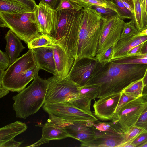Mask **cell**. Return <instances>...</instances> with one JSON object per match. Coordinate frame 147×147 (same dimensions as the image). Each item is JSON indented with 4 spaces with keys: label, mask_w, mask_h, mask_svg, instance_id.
<instances>
[{
    "label": "cell",
    "mask_w": 147,
    "mask_h": 147,
    "mask_svg": "<svg viewBox=\"0 0 147 147\" xmlns=\"http://www.w3.org/2000/svg\"><path fill=\"white\" fill-rule=\"evenodd\" d=\"M71 0L84 9L91 7L94 6L98 5L110 8L117 13L115 4L112 0Z\"/></svg>",
    "instance_id": "26"
},
{
    "label": "cell",
    "mask_w": 147,
    "mask_h": 147,
    "mask_svg": "<svg viewBox=\"0 0 147 147\" xmlns=\"http://www.w3.org/2000/svg\"><path fill=\"white\" fill-rule=\"evenodd\" d=\"M33 11L41 34L51 37L56 29L58 12L40 3L37 5Z\"/></svg>",
    "instance_id": "11"
},
{
    "label": "cell",
    "mask_w": 147,
    "mask_h": 147,
    "mask_svg": "<svg viewBox=\"0 0 147 147\" xmlns=\"http://www.w3.org/2000/svg\"><path fill=\"white\" fill-rule=\"evenodd\" d=\"M125 23L119 16L103 19L96 55L115 46L121 38Z\"/></svg>",
    "instance_id": "7"
},
{
    "label": "cell",
    "mask_w": 147,
    "mask_h": 147,
    "mask_svg": "<svg viewBox=\"0 0 147 147\" xmlns=\"http://www.w3.org/2000/svg\"><path fill=\"white\" fill-rule=\"evenodd\" d=\"M68 137L71 136L65 129L55 126L47 122L43 126L41 138L35 143L27 146L38 147L42 144L48 143L50 140H61Z\"/></svg>",
    "instance_id": "19"
},
{
    "label": "cell",
    "mask_w": 147,
    "mask_h": 147,
    "mask_svg": "<svg viewBox=\"0 0 147 147\" xmlns=\"http://www.w3.org/2000/svg\"><path fill=\"white\" fill-rule=\"evenodd\" d=\"M129 4L134 9V5L133 0H122Z\"/></svg>",
    "instance_id": "51"
},
{
    "label": "cell",
    "mask_w": 147,
    "mask_h": 147,
    "mask_svg": "<svg viewBox=\"0 0 147 147\" xmlns=\"http://www.w3.org/2000/svg\"><path fill=\"white\" fill-rule=\"evenodd\" d=\"M135 125L142 128L147 131V106L143 111Z\"/></svg>",
    "instance_id": "38"
},
{
    "label": "cell",
    "mask_w": 147,
    "mask_h": 147,
    "mask_svg": "<svg viewBox=\"0 0 147 147\" xmlns=\"http://www.w3.org/2000/svg\"><path fill=\"white\" fill-rule=\"evenodd\" d=\"M136 36H147V28L139 32L138 33Z\"/></svg>",
    "instance_id": "48"
},
{
    "label": "cell",
    "mask_w": 147,
    "mask_h": 147,
    "mask_svg": "<svg viewBox=\"0 0 147 147\" xmlns=\"http://www.w3.org/2000/svg\"><path fill=\"white\" fill-rule=\"evenodd\" d=\"M144 77L132 82L125 88L121 92L136 98L142 97Z\"/></svg>",
    "instance_id": "27"
},
{
    "label": "cell",
    "mask_w": 147,
    "mask_h": 147,
    "mask_svg": "<svg viewBox=\"0 0 147 147\" xmlns=\"http://www.w3.org/2000/svg\"><path fill=\"white\" fill-rule=\"evenodd\" d=\"M94 128V138L87 142L81 143V147H121L124 143V135L116 132L101 131Z\"/></svg>",
    "instance_id": "13"
},
{
    "label": "cell",
    "mask_w": 147,
    "mask_h": 147,
    "mask_svg": "<svg viewBox=\"0 0 147 147\" xmlns=\"http://www.w3.org/2000/svg\"><path fill=\"white\" fill-rule=\"evenodd\" d=\"M100 86L97 84H86L78 87L79 95L91 100L97 98L100 92Z\"/></svg>",
    "instance_id": "28"
},
{
    "label": "cell",
    "mask_w": 147,
    "mask_h": 147,
    "mask_svg": "<svg viewBox=\"0 0 147 147\" xmlns=\"http://www.w3.org/2000/svg\"><path fill=\"white\" fill-rule=\"evenodd\" d=\"M147 64L123 63L117 59L106 63L99 62L94 75L86 84L100 86V98L120 93L132 82L144 77Z\"/></svg>",
    "instance_id": "1"
},
{
    "label": "cell",
    "mask_w": 147,
    "mask_h": 147,
    "mask_svg": "<svg viewBox=\"0 0 147 147\" xmlns=\"http://www.w3.org/2000/svg\"><path fill=\"white\" fill-rule=\"evenodd\" d=\"M142 97L147 101V85L144 86Z\"/></svg>",
    "instance_id": "49"
},
{
    "label": "cell",
    "mask_w": 147,
    "mask_h": 147,
    "mask_svg": "<svg viewBox=\"0 0 147 147\" xmlns=\"http://www.w3.org/2000/svg\"><path fill=\"white\" fill-rule=\"evenodd\" d=\"M11 64L10 58L6 52L0 51V76H2L5 70Z\"/></svg>",
    "instance_id": "37"
},
{
    "label": "cell",
    "mask_w": 147,
    "mask_h": 147,
    "mask_svg": "<svg viewBox=\"0 0 147 147\" xmlns=\"http://www.w3.org/2000/svg\"><path fill=\"white\" fill-rule=\"evenodd\" d=\"M147 106L142 97L131 100L122 106L115 113L120 122L128 130L135 125Z\"/></svg>",
    "instance_id": "9"
},
{
    "label": "cell",
    "mask_w": 147,
    "mask_h": 147,
    "mask_svg": "<svg viewBox=\"0 0 147 147\" xmlns=\"http://www.w3.org/2000/svg\"><path fill=\"white\" fill-rule=\"evenodd\" d=\"M32 49L40 69L57 76L52 45Z\"/></svg>",
    "instance_id": "15"
},
{
    "label": "cell",
    "mask_w": 147,
    "mask_h": 147,
    "mask_svg": "<svg viewBox=\"0 0 147 147\" xmlns=\"http://www.w3.org/2000/svg\"><path fill=\"white\" fill-rule=\"evenodd\" d=\"M103 18L91 7L83 8L73 56L75 60L96 57Z\"/></svg>",
    "instance_id": "2"
},
{
    "label": "cell",
    "mask_w": 147,
    "mask_h": 147,
    "mask_svg": "<svg viewBox=\"0 0 147 147\" xmlns=\"http://www.w3.org/2000/svg\"><path fill=\"white\" fill-rule=\"evenodd\" d=\"M114 47L111 46L105 51L96 55L95 57L98 62L106 63L110 62L112 59Z\"/></svg>",
    "instance_id": "36"
},
{
    "label": "cell",
    "mask_w": 147,
    "mask_h": 147,
    "mask_svg": "<svg viewBox=\"0 0 147 147\" xmlns=\"http://www.w3.org/2000/svg\"><path fill=\"white\" fill-rule=\"evenodd\" d=\"M9 90L4 87L1 82H0V98H1L7 94L9 92Z\"/></svg>",
    "instance_id": "46"
},
{
    "label": "cell",
    "mask_w": 147,
    "mask_h": 147,
    "mask_svg": "<svg viewBox=\"0 0 147 147\" xmlns=\"http://www.w3.org/2000/svg\"><path fill=\"white\" fill-rule=\"evenodd\" d=\"M143 83L144 86L147 85V72L144 79Z\"/></svg>",
    "instance_id": "52"
},
{
    "label": "cell",
    "mask_w": 147,
    "mask_h": 147,
    "mask_svg": "<svg viewBox=\"0 0 147 147\" xmlns=\"http://www.w3.org/2000/svg\"><path fill=\"white\" fill-rule=\"evenodd\" d=\"M120 93V97L116 109L115 113L123 105L131 100L136 99L135 98L128 96L122 92H121Z\"/></svg>",
    "instance_id": "41"
},
{
    "label": "cell",
    "mask_w": 147,
    "mask_h": 147,
    "mask_svg": "<svg viewBox=\"0 0 147 147\" xmlns=\"http://www.w3.org/2000/svg\"><path fill=\"white\" fill-rule=\"evenodd\" d=\"M116 59L118 61L123 63L147 64V59L145 58L129 59L121 58Z\"/></svg>",
    "instance_id": "40"
},
{
    "label": "cell",
    "mask_w": 147,
    "mask_h": 147,
    "mask_svg": "<svg viewBox=\"0 0 147 147\" xmlns=\"http://www.w3.org/2000/svg\"><path fill=\"white\" fill-rule=\"evenodd\" d=\"M26 125L21 122L16 121L1 128L0 129V146L5 142L14 139L18 135L25 131Z\"/></svg>",
    "instance_id": "21"
},
{
    "label": "cell",
    "mask_w": 147,
    "mask_h": 147,
    "mask_svg": "<svg viewBox=\"0 0 147 147\" xmlns=\"http://www.w3.org/2000/svg\"><path fill=\"white\" fill-rule=\"evenodd\" d=\"M94 123H73L64 128L71 138L77 140L81 143H85L92 140L94 138Z\"/></svg>",
    "instance_id": "16"
},
{
    "label": "cell",
    "mask_w": 147,
    "mask_h": 147,
    "mask_svg": "<svg viewBox=\"0 0 147 147\" xmlns=\"http://www.w3.org/2000/svg\"><path fill=\"white\" fill-rule=\"evenodd\" d=\"M146 131L142 128L135 125L133 126L124 135V143L127 142L131 143L140 134Z\"/></svg>",
    "instance_id": "33"
},
{
    "label": "cell",
    "mask_w": 147,
    "mask_h": 147,
    "mask_svg": "<svg viewBox=\"0 0 147 147\" xmlns=\"http://www.w3.org/2000/svg\"><path fill=\"white\" fill-rule=\"evenodd\" d=\"M34 52L32 49L11 64L0 77V82L10 90L19 76L24 71L37 65Z\"/></svg>",
    "instance_id": "8"
},
{
    "label": "cell",
    "mask_w": 147,
    "mask_h": 147,
    "mask_svg": "<svg viewBox=\"0 0 147 147\" xmlns=\"http://www.w3.org/2000/svg\"><path fill=\"white\" fill-rule=\"evenodd\" d=\"M42 107L48 114L73 123H87L98 121L93 114L78 109L71 103L46 102Z\"/></svg>",
    "instance_id": "6"
},
{
    "label": "cell",
    "mask_w": 147,
    "mask_h": 147,
    "mask_svg": "<svg viewBox=\"0 0 147 147\" xmlns=\"http://www.w3.org/2000/svg\"><path fill=\"white\" fill-rule=\"evenodd\" d=\"M22 141L20 142H18L13 139L5 142L0 146V147H19L22 143Z\"/></svg>",
    "instance_id": "45"
},
{
    "label": "cell",
    "mask_w": 147,
    "mask_h": 147,
    "mask_svg": "<svg viewBox=\"0 0 147 147\" xmlns=\"http://www.w3.org/2000/svg\"><path fill=\"white\" fill-rule=\"evenodd\" d=\"M52 47L57 76L62 78H66L73 67L75 59L60 45L53 43Z\"/></svg>",
    "instance_id": "14"
},
{
    "label": "cell",
    "mask_w": 147,
    "mask_h": 147,
    "mask_svg": "<svg viewBox=\"0 0 147 147\" xmlns=\"http://www.w3.org/2000/svg\"><path fill=\"white\" fill-rule=\"evenodd\" d=\"M123 3L125 6L129 10L130 12L134 14V9L128 3L122 0H120Z\"/></svg>",
    "instance_id": "47"
},
{
    "label": "cell",
    "mask_w": 147,
    "mask_h": 147,
    "mask_svg": "<svg viewBox=\"0 0 147 147\" xmlns=\"http://www.w3.org/2000/svg\"><path fill=\"white\" fill-rule=\"evenodd\" d=\"M121 93L109 95L99 98L93 105L94 115L103 121L113 120L116 117L115 112Z\"/></svg>",
    "instance_id": "12"
},
{
    "label": "cell",
    "mask_w": 147,
    "mask_h": 147,
    "mask_svg": "<svg viewBox=\"0 0 147 147\" xmlns=\"http://www.w3.org/2000/svg\"><path fill=\"white\" fill-rule=\"evenodd\" d=\"M98 63L95 57H84L75 60L68 76L79 86L86 85L94 75Z\"/></svg>",
    "instance_id": "10"
},
{
    "label": "cell",
    "mask_w": 147,
    "mask_h": 147,
    "mask_svg": "<svg viewBox=\"0 0 147 147\" xmlns=\"http://www.w3.org/2000/svg\"><path fill=\"white\" fill-rule=\"evenodd\" d=\"M25 5L34 11L37 5L34 0H13Z\"/></svg>",
    "instance_id": "42"
},
{
    "label": "cell",
    "mask_w": 147,
    "mask_h": 147,
    "mask_svg": "<svg viewBox=\"0 0 147 147\" xmlns=\"http://www.w3.org/2000/svg\"><path fill=\"white\" fill-rule=\"evenodd\" d=\"M145 6H146V17L147 18V0H145Z\"/></svg>",
    "instance_id": "53"
},
{
    "label": "cell",
    "mask_w": 147,
    "mask_h": 147,
    "mask_svg": "<svg viewBox=\"0 0 147 147\" xmlns=\"http://www.w3.org/2000/svg\"><path fill=\"white\" fill-rule=\"evenodd\" d=\"M147 142V131H146L140 134L131 142L135 147H140Z\"/></svg>",
    "instance_id": "39"
},
{
    "label": "cell",
    "mask_w": 147,
    "mask_h": 147,
    "mask_svg": "<svg viewBox=\"0 0 147 147\" xmlns=\"http://www.w3.org/2000/svg\"><path fill=\"white\" fill-rule=\"evenodd\" d=\"M47 80L49 84L45 102L71 103L79 96L80 86L72 80L69 76L62 78L53 75Z\"/></svg>",
    "instance_id": "5"
},
{
    "label": "cell",
    "mask_w": 147,
    "mask_h": 147,
    "mask_svg": "<svg viewBox=\"0 0 147 147\" xmlns=\"http://www.w3.org/2000/svg\"><path fill=\"white\" fill-rule=\"evenodd\" d=\"M142 53H147V41L145 42L142 47Z\"/></svg>",
    "instance_id": "50"
},
{
    "label": "cell",
    "mask_w": 147,
    "mask_h": 147,
    "mask_svg": "<svg viewBox=\"0 0 147 147\" xmlns=\"http://www.w3.org/2000/svg\"><path fill=\"white\" fill-rule=\"evenodd\" d=\"M115 4L117 13L123 20L134 19L133 14L128 10L120 0H112Z\"/></svg>",
    "instance_id": "31"
},
{
    "label": "cell",
    "mask_w": 147,
    "mask_h": 147,
    "mask_svg": "<svg viewBox=\"0 0 147 147\" xmlns=\"http://www.w3.org/2000/svg\"><path fill=\"white\" fill-rule=\"evenodd\" d=\"M60 1V0H40V3L53 9H55L58 6Z\"/></svg>",
    "instance_id": "43"
},
{
    "label": "cell",
    "mask_w": 147,
    "mask_h": 147,
    "mask_svg": "<svg viewBox=\"0 0 147 147\" xmlns=\"http://www.w3.org/2000/svg\"><path fill=\"white\" fill-rule=\"evenodd\" d=\"M5 39L6 42L5 52L9 57L11 64L18 58L20 53L25 47L20 39L10 30L5 34Z\"/></svg>",
    "instance_id": "20"
},
{
    "label": "cell",
    "mask_w": 147,
    "mask_h": 147,
    "mask_svg": "<svg viewBox=\"0 0 147 147\" xmlns=\"http://www.w3.org/2000/svg\"><path fill=\"white\" fill-rule=\"evenodd\" d=\"M0 26L10 29L27 45L41 34L34 11L11 13L0 12Z\"/></svg>",
    "instance_id": "4"
},
{
    "label": "cell",
    "mask_w": 147,
    "mask_h": 147,
    "mask_svg": "<svg viewBox=\"0 0 147 147\" xmlns=\"http://www.w3.org/2000/svg\"><path fill=\"white\" fill-rule=\"evenodd\" d=\"M77 11L74 10H64L58 11V18L56 29L53 34L50 37L53 43L58 44L64 37Z\"/></svg>",
    "instance_id": "18"
},
{
    "label": "cell",
    "mask_w": 147,
    "mask_h": 147,
    "mask_svg": "<svg viewBox=\"0 0 147 147\" xmlns=\"http://www.w3.org/2000/svg\"><path fill=\"white\" fill-rule=\"evenodd\" d=\"M49 81L37 74L32 83L12 99L13 108L17 118L26 119L39 110L45 102Z\"/></svg>",
    "instance_id": "3"
},
{
    "label": "cell",
    "mask_w": 147,
    "mask_h": 147,
    "mask_svg": "<svg viewBox=\"0 0 147 147\" xmlns=\"http://www.w3.org/2000/svg\"><path fill=\"white\" fill-rule=\"evenodd\" d=\"M40 70L37 65L22 73L18 77L9 91L19 92L24 89Z\"/></svg>",
    "instance_id": "23"
},
{
    "label": "cell",
    "mask_w": 147,
    "mask_h": 147,
    "mask_svg": "<svg viewBox=\"0 0 147 147\" xmlns=\"http://www.w3.org/2000/svg\"><path fill=\"white\" fill-rule=\"evenodd\" d=\"M28 6L13 0H0V12L16 13L32 11Z\"/></svg>",
    "instance_id": "25"
},
{
    "label": "cell",
    "mask_w": 147,
    "mask_h": 147,
    "mask_svg": "<svg viewBox=\"0 0 147 147\" xmlns=\"http://www.w3.org/2000/svg\"><path fill=\"white\" fill-rule=\"evenodd\" d=\"M83 8L82 7L71 0H60L59 4L55 9L58 11L64 10L78 11Z\"/></svg>",
    "instance_id": "35"
},
{
    "label": "cell",
    "mask_w": 147,
    "mask_h": 147,
    "mask_svg": "<svg viewBox=\"0 0 147 147\" xmlns=\"http://www.w3.org/2000/svg\"><path fill=\"white\" fill-rule=\"evenodd\" d=\"M91 100L89 98L80 95L71 103L84 111L90 114H93L90 109Z\"/></svg>",
    "instance_id": "30"
},
{
    "label": "cell",
    "mask_w": 147,
    "mask_h": 147,
    "mask_svg": "<svg viewBox=\"0 0 147 147\" xmlns=\"http://www.w3.org/2000/svg\"><path fill=\"white\" fill-rule=\"evenodd\" d=\"M96 129L102 131L116 132L124 135L128 131L120 122L118 117H116L110 122H99L93 123Z\"/></svg>",
    "instance_id": "24"
},
{
    "label": "cell",
    "mask_w": 147,
    "mask_h": 147,
    "mask_svg": "<svg viewBox=\"0 0 147 147\" xmlns=\"http://www.w3.org/2000/svg\"><path fill=\"white\" fill-rule=\"evenodd\" d=\"M147 41V36L135 35L121 38L114 47L112 60L124 57L132 48Z\"/></svg>",
    "instance_id": "17"
},
{
    "label": "cell",
    "mask_w": 147,
    "mask_h": 147,
    "mask_svg": "<svg viewBox=\"0 0 147 147\" xmlns=\"http://www.w3.org/2000/svg\"><path fill=\"white\" fill-rule=\"evenodd\" d=\"M139 31L136 28L134 19L125 22L123 27L121 38L135 36L137 34Z\"/></svg>",
    "instance_id": "32"
},
{
    "label": "cell",
    "mask_w": 147,
    "mask_h": 147,
    "mask_svg": "<svg viewBox=\"0 0 147 147\" xmlns=\"http://www.w3.org/2000/svg\"><path fill=\"white\" fill-rule=\"evenodd\" d=\"M91 7L99 13L104 19H108L115 16H119L115 11L108 8H105L98 5L93 6Z\"/></svg>",
    "instance_id": "34"
},
{
    "label": "cell",
    "mask_w": 147,
    "mask_h": 147,
    "mask_svg": "<svg viewBox=\"0 0 147 147\" xmlns=\"http://www.w3.org/2000/svg\"><path fill=\"white\" fill-rule=\"evenodd\" d=\"M140 147H147V142L141 146Z\"/></svg>",
    "instance_id": "54"
},
{
    "label": "cell",
    "mask_w": 147,
    "mask_h": 147,
    "mask_svg": "<svg viewBox=\"0 0 147 147\" xmlns=\"http://www.w3.org/2000/svg\"><path fill=\"white\" fill-rule=\"evenodd\" d=\"M134 20L139 32L147 28L145 0H133Z\"/></svg>",
    "instance_id": "22"
},
{
    "label": "cell",
    "mask_w": 147,
    "mask_h": 147,
    "mask_svg": "<svg viewBox=\"0 0 147 147\" xmlns=\"http://www.w3.org/2000/svg\"><path fill=\"white\" fill-rule=\"evenodd\" d=\"M53 43L48 35L41 34L32 40L27 45L29 49L51 46Z\"/></svg>",
    "instance_id": "29"
},
{
    "label": "cell",
    "mask_w": 147,
    "mask_h": 147,
    "mask_svg": "<svg viewBox=\"0 0 147 147\" xmlns=\"http://www.w3.org/2000/svg\"><path fill=\"white\" fill-rule=\"evenodd\" d=\"M145 43L140 44L132 48L128 52L126 56L142 53V49Z\"/></svg>",
    "instance_id": "44"
}]
</instances>
